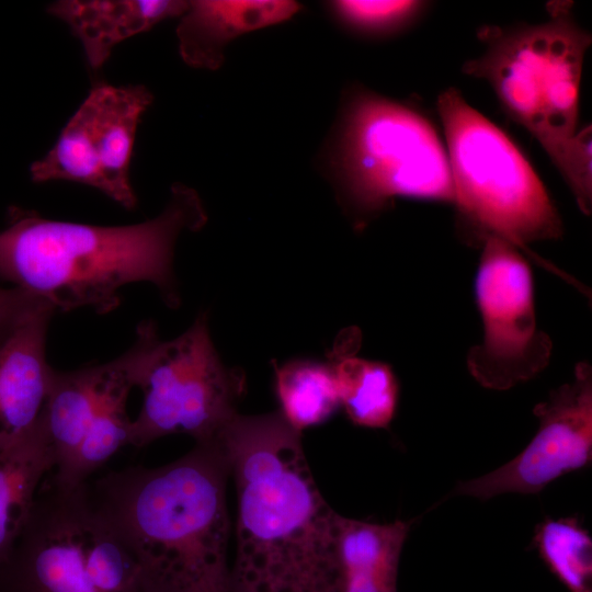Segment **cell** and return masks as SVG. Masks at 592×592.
<instances>
[{
	"instance_id": "6",
	"label": "cell",
	"mask_w": 592,
	"mask_h": 592,
	"mask_svg": "<svg viewBox=\"0 0 592 592\" xmlns=\"http://www.w3.org/2000/svg\"><path fill=\"white\" fill-rule=\"evenodd\" d=\"M458 227L474 243L501 238L521 251L557 239L562 221L543 182L512 139L449 88L439 95Z\"/></svg>"
},
{
	"instance_id": "5",
	"label": "cell",
	"mask_w": 592,
	"mask_h": 592,
	"mask_svg": "<svg viewBox=\"0 0 592 592\" xmlns=\"http://www.w3.org/2000/svg\"><path fill=\"white\" fill-rule=\"evenodd\" d=\"M325 157L357 229L397 197L454 203L446 148L434 125L406 103L353 91Z\"/></svg>"
},
{
	"instance_id": "22",
	"label": "cell",
	"mask_w": 592,
	"mask_h": 592,
	"mask_svg": "<svg viewBox=\"0 0 592 592\" xmlns=\"http://www.w3.org/2000/svg\"><path fill=\"white\" fill-rule=\"evenodd\" d=\"M533 545L548 570L569 592H592V539L578 517H546Z\"/></svg>"
},
{
	"instance_id": "2",
	"label": "cell",
	"mask_w": 592,
	"mask_h": 592,
	"mask_svg": "<svg viewBox=\"0 0 592 592\" xmlns=\"http://www.w3.org/2000/svg\"><path fill=\"white\" fill-rule=\"evenodd\" d=\"M227 460L216 441L161 467H128L88 483L136 562L141 592H235L227 550Z\"/></svg>"
},
{
	"instance_id": "13",
	"label": "cell",
	"mask_w": 592,
	"mask_h": 592,
	"mask_svg": "<svg viewBox=\"0 0 592 592\" xmlns=\"http://www.w3.org/2000/svg\"><path fill=\"white\" fill-rule=\"evenodd\" d=\"M412 521L371 523L338 514L327 592H397L400 555Z\"/></svg>"
},
{
	"instance_id": "3",
	"label": "cell",
	"mask_w": 592,
	"mask_h": 592,
	"mask_svg": "<svg viewBox=\"0 0 592 592\" xmlns=\"http://www.w3.org/2000/svg\"><path fill=\"white\" fill-rule=\"evenodd\" d=\"M205 223L201 198L183 184L172 187L159 216L127 226L52 220L13 206L0 231V278L61 311L110 312L119 305L118 291L135 282L155 284L175 306V241Z\"/></svg>"
},
{
	"instance_id": "17",
	"label": "cell",
	"mask_w": 592,
	"mask_h": 592,
	"mask_svg": "<svg viewBox=\"0 0 592 592\" xmlns=\"http://www.w3.org/2000/svg\"><path fill=\"white\" fill-rule=\"evenodd\" d=\"M54 453L39 422L0 451V566L31 514L41 482L54 469Z\"/></svg>"
},
{
	"instance_id": "4",
	"label": "cell",
	"mask_w": 592,
	"mask_h": 592,
	"mask_svg": "<svg viewBox=\"0 0 592 592\" xmlns=\"http://www.w3.org/2000/svg\"><path fill=\"white\" fill-rule=\"evenodd\" d=\"M479 38L486 49L463 71L491 86L566 181L581 145L579 91L590 33L576 22L570 2H553L545 22L485 26Z\"/></svg>"
},
{
	"instance_id": "7",
	"label": "cell",
	"mask_w": 592,
	"mask_h": 592,
	"mask_svg": "<svg viewBox=\"0 0 592 592\" xmlns=\"http://www.w3.org/2000/svg\"><path fill=\"white\" fill-rule=\"evenodd\" d=\"M0 592H141L136 562L94 504L88 482L45 479L0 566Z\"/></svg>"
},
{
	"instance_id": "20",
	"label": "cell",
	"mask_w": 592,
	"mask_h": 592,
	"mask_svg": "<svg viewBox=\"0 0 592 592\" xmlns=\"http://www.w3.org/2000/svg\"><path fill=\"white\" fill-rule=\"evenodd\" d=\"M278 412L297 432L327 421L339 408L335 378L330 364L297 358L275 365Z\"/></svg>"
},
{
	"instance_id": "8",
	"label": "cell",
	"mask_w": 592,
	"mask_h": 592,
	"mask_svg": "<svg viewBox=\"0 0 592 592\" xmlns=\"http://www.w3.org/2000/svg\"><path fill=\"white\" fill-rule=\"evenodd\" d=\"M129 351L134 385L143 391L139 414L132 420L129 444L146 446L173 433L208 443L237 413L246 377L220 361L205 314L169 341L158 338L151 321L143 322Z\"/></svg>"
},
{
	"instance_id": "10",
	"label": "cell",
	"mask_w": 592,
	"mask_h": 592,
	"mask_svg": "<svg viewBox=\"0 0 592 592\" xmlns=\"http://www.w3.org/2000/svg\"><path fill=\"white\" fill-rule=\"evenodd\" d=\"M539 426L509 463L480 477L459 481L453 493L486 501L504 493L535 494L560 476L592 460V369L576 365L573 378L534 407Z\"/></svg>"
},
{
	"instance_id": "18",
	"label": "cell",
	"mask_w": 592,
	"mask_h": 592,
	"mask_svg": "<svg viewBox=\"0 0 592 592\" xmlns=\"http://www.w3.org/2000/svg\"><path fill=\"white\" fill-rule=\"evenodd\" d=\"M103 367V389L95 418L65 477L60 480L50 477L57 485L75 487L88 482L95 470L129 444L132 420L126 403L135 387L129 350Z\"/></svg>"
},
{
	"instance_id": "11",
	"label": "cell",
	"mask_w": 592,
	"mask_h": 592,
	"mask_svg": "<svg viewBox=\"0 0 592 592\" xmlns=\"http://www.w3.org/2000/svg\"><path fill=\"white\" fill-rule=\"evenodd\" d=\"M55 308L46 303L0 340V451L37 423L54 369L45 356Z\"/></svg>"
},
{
	"instance_id": "1",
	"label": "cell",
	"mask_w": 592,
	"mask_h": 592,
	"mask_svg": "<svg viewBox=\"0 0 592 592\" xmlns=\"http://www.w3.org/2000/svg\"><path fill=\"white\" fill-rule=\"evenodd\" d=\"M300 436L277 411L236 413L214 440L237 489L235 592H326L338 513Z\"/></svg>"
},
{
	"instance_id": "23",
	"label": "cell",
	"mask_w": 592,
	"mask_h": 592,
	"mask_svg": "<svg viewBox=\"0 0 592 592\" xmlns=\"http://www.w3.org/2000/svg\"><path fill=\"white\" fill-rule=\"evenodd\" d=\"M422 1H362L330 2L334 15L348 27L366 34L392 33L410 25L421 13Z\"/></svg>"
},
{
	"instance_id": "12",
	"label": "cell",
	"mask_w": 592,
	"mask_h": 592,
	"mask_svg": "<svg viewBox=\"0 0 592 592\" xmlns=\"http://www.w3.org/2000/svg\"><path fill=\"white\" fill-rule=\"evenodd\" d=\"M299 9L286 0L189 1L177 29L180 55L191 67L216 70L232 39L284 22Z\"/></svg>"
},
{
	"instance_id": "16",
	"label": "cell",
	"mask_w": 592,
	"mask_h": 592,
	"mask_svg": "<svg viewBox=\"0 0 592 592\" xmlns=\"http://www.w3.org/2000/svg\"><path fill=\"white\" fill-rule=\"evenodd\" d=\"M103 380V364L72 372L54 369L39 422L54 453L55 480L68 473L93 423Z\"/></svg>"
},
{
	"instance_id": "14",
	"label": "cell",
	"mask_w": 592,
	"mask_h": 592,
	"mask_svg": "<svg viewBox=\"0 0 592 592\" xmlns=\"http://www.w3.org/2000/svg\"><path fill=\"white\" fill-rule=\"evenodd\" d=\"M187 7L181 0H61L47 11L70 27L90 67L99 69L118 43L182 16Z\"/></svg>"
},
{
	"instance_id": "15",
	"label": "cell",
	"mask_w": 592,
	"mask_h": 592,
	"mask_svg": "<svg viewBox=\"0 0 592 592\" xmlns=\"http://www.w3.org/2000/svg\"><path fill=\"white\" fill-rule=\"evenodd\" d=\"M94 101L95 150L103 193L125 208L136 206L129 181V163L137 126L152 102L144 86L114 87L98 83L89 92Z\"/></svg>"
},
{
	"instance_id": "9",
	"label": "cell",
	"mask_w": 592,
	"mask_h": 592,
	"mask_svg": "<svg viewBox=\"0 0 592 592\" xmlns=\"http://www.w3.org/2000/svg\"><path fill=\"white\" fill-rule=\"evenodd\" d=\"M475 289L483 334L467 354L470 375L500 391L532 379L548 365L553 343L537 328L533 274L521 250L487 237Z\"/></svg>"
},
{
	"instance_id": "21",
	"label": "cell",
	"mask_w": 592,
	"mask_h": 592,
	"mask_svg": "<svg viewBox=\"0 0 592 592\" xmlns=\"http://www.w3.org/2000/svg\"><path fill=\"white\" fill-rule=\"evenodd\" d=\"M33 182H78L103 191L94 140V101L89 93L54 147L30 168Z\"/></svg>"
},
{
	"instance_id": "19",
	"label": "cell",
	"mask_w": 592,
	"mask_h": 592,
	"mask_svg": "<svg viewBox=\"0 0 592 592\" xmlns=\"http://www.w3.org/2000/svg\"><path fill=\"white\" fill-rule=\"evenodd\" d=\"M332 368L340 406L349 420L362 428L386 429L395 418L399 385L391 367L353 354H333Z\"/></svg>"
},
{
	"instance_id": "24",
	"label": "cell",
	"mask_w": 592,
	"mask_h": 592,
	"mask_svg": "<svg viewBox=\"0 0 592 592\" xmlns=\"http://www.w3.org/2000/svg\"><path fill=\"white\" fill-rule=\"evenodd\" d=\"M46 303L19 287L0 288V340Z\"/></svg>"
}]
</instances>
